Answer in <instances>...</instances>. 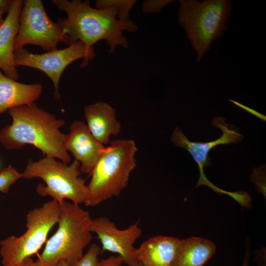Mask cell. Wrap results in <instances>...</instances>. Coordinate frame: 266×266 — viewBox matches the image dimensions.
Listing matches in <instances>:
<instances>
[{"label": "cell", "mask_w": 266, "mask_h": 266, "mask_svg": "<svg viewBox=\"0 0 266 266\" xmlns=\"http://www.w3.org/2000/svg\"><path fill=\"white\" fill-rule=\"evenodd\" d=\"M52 2L66 14V18L60 19L58 23L66 36V44L68 46L80 41L92 47L100 40H105L109 53L114 54L118 46L129 47L123 31L134 33L138 30V26L131 20H119L118 11L113 7L93 8L89 0H53Z\"/></svg>", "instance_id": "obj_1"}, {"label": "cell", "mask_w": 266, "mask_h": 266, "mask_svg": "<svg viewBox=\"0 0 266 266\" xmlns=\"http://www.w3.org/2000/svg\"><path fill=\"white\" fill-rule=\"evenodd\" d=\"M12 124L0 131V143L6 149L27 144L39 149L45 156L68 164L70 157L65 146L66 134L60 130L66 122L38 107L34 102L11 108Z\"/></svg>", "instance_id": "obj_2"}, {"label": "cell", "mask_w": 266, "mask_h": 266, "mask_svg": "<svg viewBox=\"0 0 266 266\" xmlns=\"http://www.w3.org/2000/svg\"><path fill=\"white\" fill-rule=\"evenodd\" d=\"M137 151L135 142L130 139L115 140L105 147L91 172L86 206H96L121 194L136 166Z\"/></svg>", "instance_id": "obj_3"}, {"label": "cell", "mask_w": 266, "mask_h": 266, "mask_svg": "<svg viewBox=\"0 0 266 266\" xmlns=\"http://www.w3.org/2000/svg\"><path fill=\"white\" fill-rule=\"evenodd\" d=\"M60 204L58 228L36 261L39 266H57L61 261L73 266L93 238L89 212L72 202L64 200Z\"/></svg>", "instance_id": "obj_4"}, {"label": "cell", "mask_w": 266, "mask_h": 266, "mask_svg": "<svg viewBox=\"0 0 266 266\" xmlns=\"http://www.w3.org/2000/svg\"><path fill=\"white\" fill-rule=\"evenodd\" d=\"M178 22L186 33L200 62L211 42L226 30L233 5L229 0H180Z\"/></svg>", "instance_id": "obj_5"}, {"label": "cell", "mask_w": 266, "mask_h": 266, "mask_svg": "<svg viewBox=\"0 0 266 266\" xmlns=\"http://www.w3.org/2000/svg\"><path fill=\"white\" fill-rule=\"evenodd\" d=\"M80 163L75 160L68 165L45 156L37 161H29L22 172V178L42 179L45 185L39 184L36 187L41 196L51 197L60 203L67 199L79 204L85 203L88 194L87 185L80 177Z\"/></svg>", "instance_id": "obj_6"}, {"label": "cell", "mask_w": 266, "mask_h": 266, "mask_svg": "<svg viewBox=\"0 0 266 266\" xmlns=\"http://www.w3.org/2000/svg\"><path fill=\"white\" fill-rule=\"evenodd\" d=\"M60 211V203L53 200L29 211L26 232L19 236H10L0 241L2 266H16L36 253L58 223Z\"/></svg>", "instance_id": "obj_7"}, {"label": "cell", "mask_w": 266, "mask_h": 266, "mask_svg": "<svg viewBox=\"0 0 266 266\" xmlns=\"http://www.w3.org/2000/svg\"><path fill=\"white\" fill-rule=\"evenodd\" d=\"M96 55L94 47H88L82 42L78 41L65 48L56 49L41 54L30 52L24 48L16 49L14 62L16 67H30L46 74L53 82L54 99L60 100L59 82L64 70L71 63L80 59H83L81 67H84Z\"/></svg>", "instance_id": "obj_8"}, {"label": "cell", "mask_w": 266, "mask_h": 266, "mask_svg": "<svg viewBox=\"0 0 266 266\" xmlns=\"http://www.w3.org/2000/svg\"><path fill=\"white\" fill-rule=\"evenodd\" d=\"M61 42L66 44V36L59 24L53 22L49 17L42 1L24 0L15 39V50L33 44L47 52L57 49Z\"/></svg>", "instance_id": "obj_9"}, {"label": "cell", "mask_w": 266, "mask_h": 266, "mask_svg": "<svg viewBox=\"0 0 266 266\" xmlns=\"http://www.w3.org/2000/svg\"><path fill=\"white\" fill-rule=\"evenodd\" d=\"M139 222L138 220L127 229L119 230L109 218L101 216L92 220L90 229L99 239L102 252L117 254L127 266H137L136 248L133 245L142 233Z\"/></svg>", "instance_id": "obj_10"}, {"label": "cell", "mask_w": 266, "mask_h": 266, "mask_svg": "<svg viewBox=\"0 0 266 266\" xmlns=\"http://www.w3.org/2000/svg\"><path fill=\"white\" fill-rule=\"evenodd\" d=\"M212 123V125L220 129L223 132L222 136L216 140L208 142H192L184 135L181 129L176 127L171 137V141L176 146L189 151L197 163L200 170V177L195 187L205 185L215 191L217 187L209 181L203 171L204 167L209 166L211 165V159L208 157V154L216 146L230 143H236L242 141L244 137L236 130L230 129L225 123L224 117H214Z\"/></svg>", "instance_id": "obj_11"}, {"label": "cell", "mask_w": 266, "mask_h": 266, "mask_svg": "<svg viewBox=\"0 0 266 266\" xmlns=\"http://www.w3.org/2000/svg\"><path fill=\"white\" fill-rule=\"evenodd\" d=\"M65 146L79 162L81 172L84 173H91L105 148L81 121L71 124L69 133L65 136Z\"/></svg>", "instance_id": "obj_12"}, {"label": "cell", "mask_w": 266, "mask_h": 266, "mask_svg": "<svg viewBox=\"0 0 266 266\" xmlns=\"http://www.w3.org/2000/svg\"><path fill=\"white\" fill-rule=\"evenodd\" d=\"M23 0H13L5 18L0 26V70L7 77L18 80L19 75L14 62V42Z\"/></svg>", "instance_id": "obj_13"}, {"label": "cell", "mask_w": 266, "mask_h": 266, "mask_svg": "<svg viewBox=\"0 0 266 266\" xmlns=\"http://www.w3.org/2000/svg\"><path fill=\"white\" fill-rule=\"evenodd\" d=\"M84 112L90 132L103 145L110 142L111 135L120 133L121 123L116 119L115 108L108 103L99 101L87 105Z\"/></svg>", "instance_id": "obj_14"}, {"label": "cell", "mask_w": 266, "mask_h": 266, "mask_svg": "<svg viewBox=\"0 0 266 266\" xmlns=\"http://www.w3.org/2000/svg\"><path fill=\"white\" fill-rule=\"evenodd\" d=\"M179 240L164 235L150 237L136 249L137 264L141 266H172Z\"/></svg>", "instance_id": "obj_15"}, {"label": "cell", "mask_w": 266, "mask_h": 266, "mask_svg": "<svg viewBox=\"0 0 266 266\" xmlns=\"http://www.w3.org/2000/svg\"><path fill=\"white\" fill-rule=\"evenodd\" d=\"M42 85L24 84L6 76L0 70V114L20 106L34 103L40 97Z\"/></svg>", "instance_id": "obj_16"}, {"label": "cell", "mask_w": 266, "mask_h": 266, "mask_svg": "<svg viewBox=\"0 0 266 266\" xmlns=\"http://www.w3.org/2000/svg\"><path fill=\"white\" fill-rule=\"evenodd\" d=\"M216 249L212 241L202 237L180 239L172 266H203Z\"/></svg>", "instance_id": "obj_17"}, {"label": "cell", "mask_w": 266, "mask_h": 266, "mask_svg": "<svg viewBox=\"0 0 266 266\" xmlns=\"http://www.w3.org/2000/svg\"><path fill=\"white\" fill-rule=\"evenodd\" d=\"M136 2L135 0H97L96 1V8L105 9L115 7L118 11L117 18L122 21H128L130 20V12Z\"/></svg>", "instance_id": "obj_18"}, {"label": "cell", "mask_w": 266, "mask_h": 266, "mask_svg": "<svg viewBox=\"0 0 266 266\" xmlns=\"http://www.w3.org/2000/svg\"><path fill=\"white\" fill-rule=\"evenodd\" d=\"M21 178L22 172L9 165L0 172V192L7 193L11 186Z\"/></svg>", "instance_id": "obj_19"}, {"label": "cell", "mask_w": 266, "mask_h": 266, "mask_svg": "<svg viewBox=\"0 0 266 266\" xmlns=\"http://www.w3.org/2000/svg\"><path fill=\"white\" fill-rule=\"evenodd\" d=\"M102 252L101 248L97 244H91L87 251L72 266H97L99 256Z\"/></svg>", "instance_id": "obj_20"}, {"label": "cell", "mask_w": 266, "mask_h": 266, "mask_svg": "<svg viewBox=\"0 0 266 266\" xmlns=\"http://www.w3.org/2000/svg\"><path fill=\"white\" fill-rule=\"evenodd\" d=\"M251 181L256 185V190L266 198V165L253 169L250 177Z\"/></svg>", "instance_id": "obj_21"}, {"label": "cell", "mask_w": 266, "mask_h": 266, "mask_svg": "<svg viewBox=\"0 0 266 266\" xmlns=\"http://www.w3.org/2000/svg\"><path fill=\"white\" fill-rule=\"evenodd\" d=\"M173 1L171 0H145L142 3L141 10L146 13H156Z\"/></svg>", "instance_id": "obj_22"}, {"label": "cell", "mask_w": 266, "mask_h": 266, "mask_svg": "<svg viewBox=\"0 0 266 266\" xmlns=\"http://www.w3.org/2000/svg\"><path fill=\"white\" fill-rule=\"evenodd\" d=\"M123 263V260L121 256H111L99 261L97 266H121Z\"/></svg>", "instance_id": "obj_23"}, {"label": "cell", "mask_w": 266, "mask_h": 266, "mask_svg": "<svg viewBox=\"0 0 266 266\" xmlns=\"http://www.w3.org/2000/svg\"><path fill=\"white\" fill-rule=\"evenodd\" d=\"M229 100L232 103H234L235 105H237V106L244 109L245 110L247 111L249 113L256 116V117L259 118L261 120L263 121L266 120V116L263 115L262 114L257 112V111L253 109H252L248 106H246L236 101L232 100Z\"/></svg>", "instance_id": "obj_24"}, {"label": "cell", "mask_w": 266, "mask_h": 266, "mask_svg": "<svg viewBox=\"0 0 266 266\" xmlns=\"http://www.w3.org/2000/svg\"><path fill=\"white\" fill-rule=\"evenodd\" d=\"M12 2L13 0H0V11L7 14L11 6Z\"/></svg>", "instance_id": "obj_25"}, {"label": "cell", "mask_w": 266, "mask_h": 266, "mask_svg": "<svg viewBox=\"0 0 266 266\" xmlns=\"http://www.w3.org/2000/svg\"><path fill=\"white\" fill-rule=\"evenodd\" d=\"M14 266H39L36 261H34L31 257H28L22 262Z\"/></svg>", "instance_id": "obj_26"}, {"label": "cell", "mask_w": 266, "mask_h": 266, "mask_svg": "<svg viewBox=\"0 0 266 266\" xmlns=\"http://www.w3.org/2000/svg\"><path fill=\"white\" fill-rule=\"evenodd\" d=\"M57 266H70L65 261H60Z\"/></svg>", "instance_id": "obj_27"}, {"label": "cell", "mask_w": 266, "mask_h": 266, "mask_svg": "<svg viewBox=\"0 0 266 266\" xmlns=\"http://www.w3.org/2000/svg\"><path fill=\"white\" fill-rule=\"evenodd\" d=\"M242 266H248V257H246Z\"/></svg>", "instance_id": "obj_28"}, {"label": "cell", "mask_w": 266, "mask_h": 266, "mask_svg": "<svg viewBox=\"0 0 266 266\" xmlns=\"http://www.w3.org/2000/svg\"><path fill=\"white\" fill-rule=\"evenodd\" d=\"M4 13L2 11H0V26L3 21L4 19L3 18V15Z\"/></svg>", "instance_id": "obj_29"}, {"label": "cell", "mask_w": 266, "mask_h": 266, "mask_svg": "<svg viewBox=\"0 0 266 266\" xmlns=\"http://www.w3.org/2000/svg\"><path fill=\"white\" fill-rule=\"evenodd\" d=\"M137 266H141L140 265H139V264H138Z\"/></svg>", "instance_id": "obj_30"}]
</instances>
